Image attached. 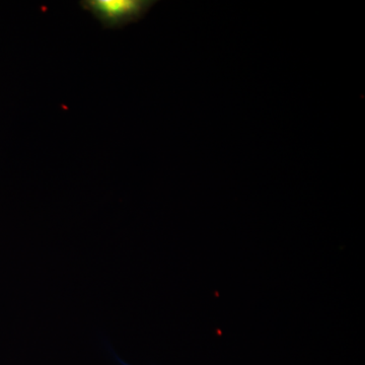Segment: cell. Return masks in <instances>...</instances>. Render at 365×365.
Instances as JSON below:
<instances>
[{"label":"cell","mask_w":365,"mask_h":365,"mask_svg":"<svg viewBox=\"0 0 365 365\" xmlns=\"http://www.w3.org/2000/svg\"><path fill=\"white\" fill-rule=\"evenodd\" d=\"M106 29H121L143 20L155 6L150 0H83L79 2Z\"/></svg>","instance_id":"obj_1"}]
</instances>
